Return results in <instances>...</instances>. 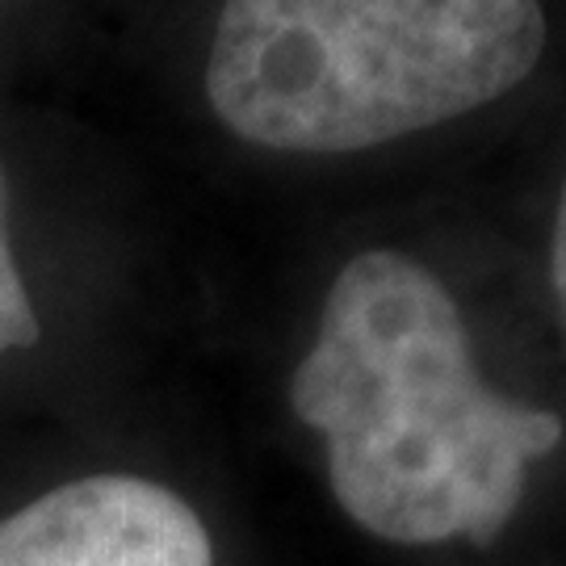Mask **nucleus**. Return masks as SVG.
Returning a JSON list of instances; mask_svg holds the SVG:
<instances>
[{
  "instance_id": "f257e3e1",
  "label": "nucleus",
  "mask_w": 566,
  "mask_h": 566,
  "mask_svg": "<svg viewBox=\"0 0 566 566\" xmlns=\"http://www.w3.org/2000/svg\"><path fill=\"white\" fill-rule=\"evenodd\" d=\"M290 407L324 437L344 516L390 546H495L528 462L566 437L558 411L483 382L446 282L390 248L336 273Z\"/></svg>"
},
{
  "instance_id": "f03ea898",
  "label": "nucleus",
  "mask_w": 566,
  "mask_h": 566,
  "mask_svg": "<svg viewBox=\"0 0 566 566\" xmlns=\"http://www.w3.org/2000/svg\"><path fill=\"white\" fill-rule=\"evenodd\" d=\"M542 55V0H227L206 97L256 147L336 156L500 102Z\"/></svg>"
},
{
  "instance_id": "7ed1b4c3",
  "label": "nucleus",
  "mask_w": 566,
  "mask_h": 566,
  "mask_svg": "<svg viewBox=\"0 0 566 566\" xmlns=\"http://www.w3.org/2000/svg\"><path fill=\"white\" fill-rule=\"evenodd\" d=\"M0 566H214V546L177 491L93 474L4 516Z\"/></svg>"
},
{
  "instance_id": "20e7f679",
  "label": "nucleus",
  "mask_w": 566,
  "mask_h": 566,
  "mask_svg": "<svg viewBox=\"0 0 566 566\" xmlns=\"http://www.w3.org/2000/svg\"><path fill=\"white\" fill-rule=\"evenodd\" d=\"M39 340V315L30 306L25 282L9 243V206H4V172H0V357Z\"/></svg>"
},
{
  "instance_id": "39448f33",
  "label": "nucleus",
  "mask_w": 566,
  "mask_h": 566,
  "mask_svg": "<svg viewBox=\"0 0 566 566\" xmlns=\"http://www.w3.org/2000/svg\"><path fill=\"white\" fill-rule=\"evenodd\" d=\"M549 277H554V294L566 319V181L558 193V214H554V240H549Z\"/></svg>"
}]
</instances>
